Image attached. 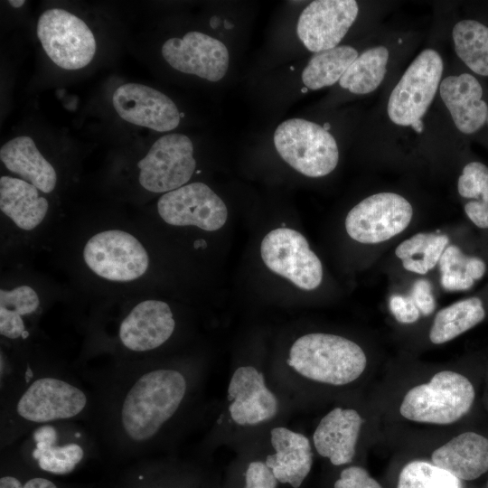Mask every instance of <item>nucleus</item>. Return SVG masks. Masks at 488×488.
<instances>
[{"mask_svg": "<svg viewBox=\"0 0 488 488\" xmlns=\"http://www.w3.org/2000/svg\"><path fill=\"white\" fill-rule=\"evenodd\" d=\"M112 105L127 122L158 132L171 131L180 123L174 102L161 91L143 84L119 86L113 93Z\"/></svg>", "mask_w": 488, "mask_h": 488, "instance_id": "nucleus-22", "label": "nucleus"}, {"mask_svg": "<svg viewBox=\"0 0 488 488\" xmlns=\"http://www.w3.org/2000/svg\"><path fill=\"white\" fill-rule=\"evenodd\" d=\"M481 290H482V292L483 294V296H484L485 301H486L487 305H488V281H487L486 285Z\"/></svg>", "mask_w": 488, "mask_h": 488, "instance_id": "nucleus-42", "label": "nucleus"}, {"mask_svg": "<svg viewBox=\"0 0 488 488\" xmlns=\"http://www.w3.org/2000/svg\"><path fill=\"white\" fill-rule=\"evenodd\" d=\"M436 105L450 150L456 160L481 137L488 118V81L473 74L455 59L448 61Z\"/></svg>", "mask_w": 488, "mask_h": 488, "instance_id": "nucleus-5", "label": "nucleus"}, {"mask_svg": "<svg viewBox=\"0 0 488 488\" xmlns=\"http://www.w3.org/2000/svg\"><path fill=\"white\" fill-rule=\"evenodd\" d=\"M24 3H25L24 0H10L9 1V4L14 8H19L23 6Z\"/></svg>", "mask_w": 488, "mask_h": 488, "instance_id": "nucleus-41", "label": "nucleus"}, {"mask_svg": "<svg viewBox=\"0 0 488 488\" xmlns=\"http://www.w3.org/2000/svg\"><path fill=\"white\" fill-rule=\"evenodd\" d=\"M453 232L418 231L404 238L393 251L397 265L411 277H426L437 267Z\"/></svg>", "mask_w": 488, "mask_h": 488, "instance_id": "nucleus-27", "label": "nucleus"}, {"mask_svg": "<svg viewBox=\"0 0 488 488\" xmlns=\"http://www.w3.org/2000/svg\"><path fill=\"white\" fill-rule=\"evenodd\" d=\"M243 488H277L278 482L264 461L249 463L245 471Z\"/></svg>", "mask_w": 488, "mask_h": 488, "instance_id": "nucleus-37", "label": "nucleus"}, {"mask_svg": "<svg viewBox=\"0 0 488 488\" xmlns=\"http://www.w3.org/2000/svg\"><path fill=\"white\" fill-rule=\"evenodd\" d=\"M160 217L174 226L221 229L228 218L224 202L207 184L192 183L164 193L157 202Z\"/></svg>", "mask_w": 488, "mask_h": 488, "instance_id": "nucleus-19", "label": "nucleus"}, {"mask_svg": "<svg viewBox=\"0 0 488 488\" xmlns=\"http://www.w3.org/2000/svg\"><path fill=\"white\" fill-rule=\"evenodd\" d=\"M230 420L240 427L271 422L280 411V400L267 386L265 375L253 365L239 366L227 388Z\"/></svg>", "mask_w": 488, "mask_h": 488, "instance_id": "nucleus-18", "label": "nucleus"}, {"mask_svg": "<svg viewBox=\"0 0 488 488\" xmlns=\"http://www.w3.org/2000/svg\"><path fill=\"white\" fill-rule=\"evenodd\" d=\"M12 446L26 465L52 477L70 474L101 454L91 428L79 421L36 427Z\"/></svg>", "mask_w": 488, "mask_h": 488, "instance_id": "nucleus-6", "label": "nucleus"}, {"mask_svg": "<svg viewBox=\"0 0 488 488\" xmlns=\"http://www.w3.org/2000/svg\"><path fill=\"white\" fill-rule=\"evenodd\" d=\"M139 183L152 192H168L183 186L192 177L196 161L191 139L178 133L158 138L137 163Z\"/></svg>", "mask_w": 488, "mask_h": 488, "instance_id": "nucleus-16", "label": "nucleus"}, {"mask_svg": "<svg viewBox=\"0 0 488 488\" xmlns=\"http://www.w3.org/2000/svg\"><path fill=\"white\" fill-rule=\"evenodd\" d=\"M434 33L363 119L362 148L375 169L449 179L455 166L436 107L448 61Z\"/></svg>", "mask_w": 488, "mask_h": 488, "instance_id": "nucleus-2", "label": "nucleus"}, {"mask_svg": "<svg viewBox=\"0 0 488 488\" xmlns=\"http://www.w3.org/2000/svg\"><path fill=\"white\" fill-rule=\"evenodd\" d=\"M389 309L397 322L404 324H414L422 316L408 288L389 295Z\"/></svg>", "mask_w": 488, "mask_h": 488, "instance_id": "nucleus-35", "label": "nucleus"}, {"mask_svg": "<svg viewBox=\"0 0 488 488\" xmlns=\"http://www.w3.org/2000/svg\"><path fill=\"white\" fill-rule=\"evenodd\" d=\"M436 29L448 42L454 59L488 81V1L448 3Z\"/></svg>", "mask_w": 488, "mask_h": 488, "instance_id": "nucleus-11", "label": "nucleus"}, {"mask_svg": "<svg viewBox=\"0 0 488 488\" xmlns=\"http://www.w3.org/2000/svg\"><path fill=\"white\" fill-rule=\"evenodd\" d=\"M23 488H70L56 482L52 476L33 470L26 465Z\"/></svg>", "mask_w": 488, "mask_h": 488, "instance_id": "nucleus-39", "label": "nucleus"}, {"mask_svg": "<svg viewBox=\"0 0 488 488\" xmlns=\"http://www.w3.org/2000/svg\"><path fill=\"white\" fill-rule=\"evenodd\" d=\"M418 200L408 190L381 188L361 198L344 219L346 234L373 255L403 237L418 219Z\"/></svg>", "mask_w": 488, "mask_h": 488, "instance_id": "nucleus-7", "label": "nucleus"}, {"mask_svg": "<svg viewBox=\"0 0 488 488\" xmlns=\"http://www.w3.org/2000/svg\"><path fill=\"white\" fill-rule=\"evenodd\" d=\"M94 407L91 389L74 373L29 360L20 381L0 395V449L44 424L79 421L89 426Z\"/></svg>", "mask_w": 488, "mask_h": 488, "instance_id": "nucleus-3", "label": "nucleus"}, {"mask_svg": "<svg viewBox=\"0 0 488 488\" xmlns=\"http://www.w3.org/2000/svg\"><path fill=\"white\" fill-rule=\"evenodd\" d=\"M385 2L356 0H315L299 15L296 33L303 45L316 53L342 44L353 26Z\"/></svg>", "mask_w": 488, "mask_h": 488, "instance_id": "nucleus-12", "label": "nucleus"}, {"mask_svg": "<svg viewBox=\"0 0 488 488\" xmlns=\"http://www.w3.org/2000/svg\"><path fill=\"white\" fill-rule=\"evenodd\" d=\"M40 306L37 293L29 286L0 290V334L9 341L25 342L31 335L25 317Z\"/></svg>", "mask_w": 488, "mask_h": 488, "instance_id": "nucleus-32", "label": "nucleus"}, {"mask_svg": "<svg viewBox=\"0 0 488 488\" xmlns=\"http://www.w3.org/2000/svg\"><path fill=\"white\" fill-rule=\"evenodd\" d=\"M86 265L99 277L117 282L133 281L149 265L148 254L128 232L108 230L92 236L83 249Z\"/></svg>", "mask_w": 488, "mask_h": 488, "instance_id": "nucleus-15", "label": "nucleus"}, {"mask_svg": "<svg viewBox=\"0 0 488 488\" xmlns=\"http://www.w3.org/2000/svg\"><path fill=\"white\" fill-rule=\"evenodd\" d=\"M448 181L465 222L488 243V163L471 149L459 159Z\"/></svg>", "mask_w": 488, "mask_h": 488, "instance_id": "nucleus-23", "label": "nucleus"}, {"mask_svg": "<svg viewBox=\"0 0 488 488\" xmlns=\"http://www.w3.org/2000/svg\"><path fill=\"white\" fill-rule=\"evenodd\" d=\"M486 488H488V482H487V484H486Z\"/></svg>", "mask_w": 488, "mask_h": 488, "instance_id": "nucleus-43", "label": "nucleus"}, {"mask_svg": "<svg viewBox=\"0 0 488 488\" xmlns=\"http://www.w3.org/2000/svg\"><path fill=\"white\" fill-rule=\"evenodd\" d=\"M436 268L443 290L469 291L488 274V243L465 222L454 229Z\"/></svg>", "mask_w": 488, "mask_h": 488, "instance_id": "nucleus-17", "label": "nucleus"}, {"mask_svg": "<svg viewBox=\"0 0 488 488\" xmlns=\"http://www.w3.org/2000/svg\"><path fill=\"white\" fill-rule=\"evenodd\" d=\"M362 419L352 408H334L322 418L313 434L317 453L333 465L352 462Z\"/></svg>", "mask_w": 488, "mask_h": 488, "instance_id": "nucleus-25", "label": "nucleus"}, {"mask_svg": "<svg viewBox=\"0 0 488 488\" xmlns=\"http://www.w3.org/2000/svg\"><path fill=\"white\" fill-rule=\"evenodd\" d=\"M333 488H382L380 483L371 477L368 472L361 466H349L343 469L340 477L334 483Z\"/></svg>", "mask_w": 488, "mask_h": 488, "instance_id": "nucleus-38", "label": "nucleus"}, {"mask_svg": "<svg viewBox=\"0 0 488 488\" xmlns=\"http://www.w3.org/2000/svg\"><path fill=\"white\" fill-rule=\"evenodd\" d=\"M37 35L48 57L64 70L87 66L96 52V40L89 26L64 9L44 11L38 20Z\"/></svg>", "mask_w": 488, "mask_h": 488, "instance_id": "nucleus-13", "label": "nucleus"}, {"mask_svg": "<svg viewBox=\"0 0 488 488\" xmlns=\"http://www.w3.org/2000/svg\"><path fill=\"white\" fill-rule=\"evenodd\" d=\"M0 159L10 172L38 190L45 193L54 190L56 172L30 136H21L6 142L0 149Z\"/></svg>", "mask_w": 488, "mask_h": 488, "instance_id": "nucleus-28", "label": "nucleus"}, {"mask_svg": "<svg viewBox=\"0 0 488 488\" xmlns=\"http://www.w3.org/2000/svg\"><path fill=\"white\" fill-rule=\"evenodd\" d=\"M48 208V201L39 196L34 185L10 176L0 178V209L19 229L36 228L45 218Z\"/></svg>", "mask_w": 488, "mask_h": 488, "instance_id": "nucleus-29", "label": "nucleus"}, {"mask_svg": "<svg viewBox=\"0 0 488 488\" xmlns=\"http://www.w3.org/2000/svg\"><path fill=\"white\" fill-rule=\"evenodd\" d=\"M474 399V388L465 376L443 371L429 382L410 389L399 411L405 418L416 422L452 424L469 412Z\"/></svg>", "mask_w": 488, "mask_h": 488, "instance_id": "nucleus-10", "label": "nucleus"}, {"mask_svg": "<svg viewBox=\"0 0 488 488\" xmlns=\"http://www.w3.org/2000/svg\"><path fill=\"white\" fill-rule=\"evenodd\" d=\"M176 322L169 305L145 300L136 305L118 323L117 341L131 355L155 352L173 336Z\"/></svg>", "mask_w": 488, "mask_h": 488, "instance_id": "nucleus-20", "label": "nucleus"}, {"mask_svg": "<svg viewBox=\"0 0 488 488\" xmlns=\"http://www.w3.org/2000/svg\"><path fill=\"white\" fill-rule=\"evenodd\" d=\"M397 488H464L462 480L428 462L412 461L401 470Z\"/></svg>", "mask_w": 488, "mask_h": 488, "instance_id": "nucleus-33", "label": "nucleus"}, {"mask_svg": "<svg viewBox=\"0 0 488 488\" xmlns=\"http://www.w3.org/2000/svg\"><path fill=\"white\" fill-rule=\"evenodd\" d=\"M162 54L174 69L212 82L221 80L229 68L225 44L200 32L168 39L162 46Z\"/></svg>", "mask_w": 488, "mask_h": 488, "instance_id": "nucleus-21", "label": "nucleus"}, {"mask_svg": "<svg viewBox=\"0 0 488 488\" xmlns=\"http://www.w3.org/2000/svg\"><path fill=\"white\" fill-rule=\"evenodd\" d=\"M286 364L303 379L342 386L356 380L364 371L367 356L355 342L333 333H310L291 345Z\"/></svg>", "mask_w": 488, "mask_h": 488, "instance_id": "nucleus-8", "label": "nucleus"}, {"mask_svg": "<svg viewBox=\"0 0 488 488\" xmlns=\"http://www.w3.org/2000/svg\"><path fill=\"white\" fill-rule=\"evenodd\" d=\"M164 476V464L139 459L124 472L114 488H189L179 483L166 481Z\"/></svg>", "mask_w": 488, "mask_h": 488, "instance_id": "nucleus-34", "label": "nucleus"}, {"mask_svg": "<svg viewBox=\"0 0 488 488\" xmlns=\"http://www.w3.org/2000/svg\"><path fill=\"white\" fill-rule=\"evenodd\" d=\"M414 298L422 316L433 314L436 306L434 287L431 281L426 277H414L407 287Z\"/></svg>", "mask_w": 488, "mask_h": 488, "instance_id": "nucleus-36", "label": "nucleus"}, {"mask_svg": "<svg viewBox=\"0 0 488 488\" xmlns=\"http://www.w3.org/2000/svg\"><path fill=\"white\" fill-rule=\"evenodd\" d=\"M424 33L410 25L382 23L339 80L352 97L382 92L418 52Z\"/></svg>", "mask_w": 488, "mask_h": 488, "instance_id": "nucleus-4", "label": "nucleus"}, {"mask_svg": "<svg viewBox=\"0 0 488 488\" xmlns=\"http://www.w3.org/2000/svg\"><path fill=\"white\" fill-rule=\"evenodd\" d=\"M477 144L481 145L483 147H484L488 151V118L486 122L485 128L479 138Z\"/></svg>", "mask_w": 488, "mask_h": 488, "instance_id": "nucleus-40", "label": "nucleus"}, {"mask_svg": "<svg viewBox=\"0 0 488 488\" xmlns=\"http://www.w3.org/2000/svg\"><path fill=\"white\" fill-rule=\"evenodd\" d=\"M434 465L462 481H473L488 472V438L475 432L459 434L432 454Z\"/></svg>", "mask_w": 488, "mask_h": 488, "instance_id": "nucleus-26", "label": "nucleus"}, {"mask_svg": "<svg viewBox=\"0 0 488 488\" xmlns=\"http://www.w3.org/2000/svg\"><path fill=\"white\" fill-rule=\"evenodd\" d=\"M80 374L94 395L89 427L101 453L116 461L142 459L171 442L192 411L202 377L192 365L149 359Z\"/></svg>", "mask_w": 488, "mask_h": 488, "instance_id": "nucleus-1", "label": "nucleus"}, {"mask_svg": "<svg viewBox=\"0 0 488 488\" xmlns=\"http://www.w3.org/2000/svg\"><path fill=\"white\" fill-rule=\"evenodd\" d=\"M488 305L482 290L438 310L434 316L428 337L434 344L447 343L485 320Z\"/></svg>", "mask_w": 488, "mask_h": 488, "instance_id": "nucleus-30", "label": "nucleus"}, {"mask_svg": "<svg viewBox=\"0 0 488 488\" xmlns=\"http://www.w3.org/2000/svg\"><path fill=\"white\" fill-rule=\"evenodd\" d=\"M274 145L282 159L306 177L327 176L339 164V145L329 122L287 119L277 127Z\"/></svg>", "mask_w": 488, "mask_h": 488, "instance_id": "nucleus-9", "label": "nucleus"}, {"mask_svg": "<svg viewBox=\"0 0 488 488\" xmlns=\"http://www.w3.org/2000/svg\"><path fill=\"white\" fill-rule=\"evenodd\" d=\"M265 265L304 290L317 288L324 277L323 264L305 237L289 228L268 232L260 246Z\"/></svg>", "mask_w": 488, "mask_h": 488, "instance_id": "nucleus-14", "label": "nucleus"}, {"mask_svg": "<svg viewBox=\"0 0 488 488\" xmlns=\"http://www.w3.org/2000/svg\"><path fill=\"white\" fill-rule=\"evenodd\" d=\"M373 32L359 46L341 44L333 49L314 53L301 74L305 88L318 90L337 84L367 44Z\"/></svg>", "mask_w": 488, "mask_h": 488, "instance_id": "nucleus-31", "label": "nucleus"}, {"mask_svg": "<svg viewBox=\"0 0 488 488\" xmlns=\"http://www.w3.org/2000/svg\"><path fill=\"white\" fill-rule=\"evenodd\" d=\"M269 442L273 452L264 462L278 483L293 488L301 486L313 465L310 440L304 434L278 426L270 430Z\"/></svg>", "mask_w": 488, "mask_h": 488, "instance_id": "nucleus-24", "label": "nucleus"}]
</instances>
